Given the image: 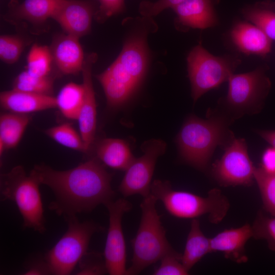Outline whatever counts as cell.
Returning <instances> with one entry per match:
<instances>
[{"instance_id": "6da1fadb", "label": "cell", "mask_w": 275, "mask_h": 275, "mask_svg": "<svg viewBox=\"0 0 275 275\" xmlns=\"http://www.w3.org/2000/svg\"><path fill=\"white\" fill-rule=\"evenodd\" d=\"M30 174L51 189L55 199L49 208L63 217L91 212L114 200L116 195L111 185L112 174L97 158L64 171L36 165Z\"/></svg>"}, {"instance_id": "7a4b0ae2", "label": "cell", "mask_w": 275, "mask_h": 275, "mask_svg": "<svg viewBox=\"0 0 275 275\" xmlns=\"http://www.w3.org/2000/svg\"><path fill=\"white\" fill-rule=\"evenodd\" d=\"M149 24L127 39L115 61L95 76L101 84L107 105L113 109L127 103L142 83L148 68L147 39Z\"/></svg>"}, {"instance_id": "3957f363", "label": "cell", "mask_w": 275, "mask_h": 275, "mask_svg": "<svg viewBox=\"0 0 275 275\" xmlns=\"http://www.w3.org/2000/svg\"><path fill=\"white\" fill-rule=\"evenodd\" d=\"M231 121L224 113L211 114L207 119L195 115L187 118L176 138L183 161L205 170L216 148L225 149L235 138L228 128Z\"/></svg>"}, {"instance_id": "277c9868", "label": "cell", "mask_w": 275, "mask_h": 275, "mask_svg": "<svg viewBox=\"0 0 275 275\" xmlns=\"http://www.w3.org/2000/svg\"><path fill=\"white\" fill-rule=\"evenodd\" d=\"M150 194L163 204L172 215L180 218H197L207 215L210 223L217 224L227 215L230 204L227 198L217 188L211 189L207 196L173 189L168 181L154 180Z\"/></svg>"}, {"instance_id": "5b68a950", "label": "cell", "mask_w": 275, "mask_h": 275, "mask_svg": "<svg viewBox=\"0 0 275 275\" xmlns=\"http://www.w3.org/2000/svg\"><path fill=\"white\" fill-rule=\"evenodd\" d=\"M141 204V218L131 240L132 258L127 275L137 274L175 250L166 237V231L156 209L157 200L151 194Z\"/></svg>"}, {"instance_id": "8992f818", "label": "cell", "mask_w": 275, "mask_h": 275, "mask_svg": "<svg viewBox=\"0 0 275 275\" xmlns=\"http://www.w3.org/2000/svg\"><path fill=\"white\" fill-rule=\"evenodd\" d=\"M40 185L35 177L26 175L21 166L1 175L2 198L15 203L23 219V228L43 233L45 221Z\"/></svg>"}, {"instance_id": "52a82bcc", "label": "cell", "mask_w": 275, "mask_h": 275, "mask_svg": "<svg viewBox=\"0 0 275 275\" xmlns=\"http://www.w3.org/2000/svg\"><path fill=\"white\" fill-rule=\"evenodd\" d=\"M64 218L67 224L66 232L44 257L51 274H71L88 252L93 234L104 230L93 221L80 222L76 215Z\"/></svg>"}, {"instance_id": "ba28073f", "label": "cell", "mask_w": 275, "mask_h": 275, "mask_svg": "<svg viewBox=\"0 0 275 275\" xmlns=\"http://www.w3.org/2000/svg\"><path fill=\"white\" fill-rule=\"evenodd\" d=\"M228 82L224 113L230 119L261 111L271 86L264 67L243 73H233Z\"/></svg>"}, {"instance_id": "9c48e42d", "label": "cell", "mask_w": 275, "mask_h": 275, "mask_svg": "<svg viewBox=\"0 0 275 275\" xmlns=\"http://www.w3.org/2000/svg\"><path fill=\"white\" fill-rule=\"evenodd\" d=\"M186 60L194 102L206 92L228 81L240 63V60L236 56H214L201 44L191 49Z\"/></svg>"}, {"instance_id": "30bf717a", "label": "cell", "mask_w": 275, "mask_h": 275, "mask_svg": "<svg viewBox=\"0 0 275 275\" xmlns=\"http://www.w3.org/2000/svg\"><path fill=\"white\" fill-rule=\"evenodd\" d=\"M221 158L212 165L211 174L221 186H250L256 167L251 161L243 139L234 138L224 149Z\"/></svg>"}, {"instance_id": "8fae6325", "label": "cell", "mask_w": 275, "mask_h": 275, "mask_svg": "<svg viewBox=\"0 0 275 275\" xmlns=\"http://www.w3.org/2000/svg\"><path fill=\"white\" fill-rule=\"evenodd\" d=\"M166 147V143L160 139H151L142 144L144 154L135 158L125 171L119 185V190L124 197L139 195L144 198L150 195L155 164Z\"/></svg>"}, {"instance_id": "7c38bea8", "label": "cell", "mask_w": 275, "mask_h": 275, "mask_svg": "<svg viewBox=\"0 0 275 275\" xmlns=\"http://www.w3.org/2000/svg\"><path fill=\"white\" fill-rule=\"evenodd\" d=\"M108 212L109 225L104 251L107 272L111 275H127L126 249L122 221L124 214L132 208L123 198L113 200L105 205Z\"/></svg>"}, {"instance_id": "4fadbf2b", "label": "cell", "mask_w": 275, "mask_h": 275, "mask_svg": "<svg viewBox=\"0 0 275 275\" xmlns=\"http://www.w3.org/2000/svg\"><path fill=\"white\" fill-rule=\"evenodd\" d=\"M98 6L91 0H63L51 18L65 33L79 38L91 31Z\"/></svg>"}, {"instance_id": "5bb4252c", "label": "cell", "mask_w": 275, "mask_h": 275, "mask_svg": "<svg viewBox=\"0 0 275 275\" xmlns=\"http://www.w3.org/2000/svg\"><path fill=\"white\" fill-rule=\"evenodd\" d=\"M97 59V54L95 52L86 55L81 70L84 95L77 120L79 133L88 151L95 141L96 129V101L92 71Z\"/></svg>"}, {"instance_id": "9a60e30c", "label": "cell", "mask_w": 275, "mask_h": 275, "mask_svg": "<svg viewBox=\"0 0 275 275\" xmlns=\"http://www.w3.org/2000/svg\"><path fill=\"white\" fill-rule=\"evenodd\" d=\"M218 0H185L172 9L175 13V26L179 31L205 29L217 23L214 6Z\"/></svg>"}, {"instance_id": "2e32d148", "label": "cell", "mask_w": 275, "mask_h": 275, "mask_svg": "<svg viewBox=\"0 0 275 275\" xmlns=\"http://www.w3.org/2000/svg\"><path fill=\"white\" fill-rule=\"evenodd\" d=\"M79 39L66 33L52 39L49 47L52 61L63 74H76L82 70L85 56Z\"/></svg>"}, {"instance_id": "e0dca14e", "label": "cell", "mask_w": 275, "mask_h": 275, "mask_svg": "<svg viewBox=\"0 0 275 275\" xmlns=\"http://www.w3.org/2000/svg\"><path fill=\"white\" fill-rule=\"evenodd\" d=\"M253 237L252 226L246 224L240 227L225 229L210 238L211 253L219 252L237 263L248 260L245 245Z\"/></svg>"}, {"instance_id": "ac0fdd59", "label": "cell", "mask_w": 275, "mask_h": 275, "mask_svg": "<svg viewBox=\"0 0 275 275\" xmlns=\"http://www.w3.org/2000/svg\"><path fill=\"white\" fill-rule=\"evenodd\" d=\"M232 42L246 55L265 56L271 50L272 40L257 26L249 21H239L230 32Z\"/></svg>"}, {"instance_id": "d6986e66", "label": "cell", "mask_w": 275, "mask_h": 275, "mask_svg": "<svg viewBox=\"0 0 275 275\" xmlns=\"http://www.w3.org/2000/svg\"><path fill=\"white\" fill-rule=\"evenodd\" d=\"M2 107L8 112L26 114L57 107L56 97L12 89L0 94Z\"/></svg>"}, {"instance_id": "ffe728a7", "label": "cell", "mask_w": 275, "mask_h": 275, "mask_svg": "<svg viewBox=\"0 0 275 275\" xmlns=\"http://www.w3.org/2000/svg\"><path fill=\"white\" fill-rule=\"evenodd\" d=\"M96 158L103 164L114 169L126 171L135 158L125 140L105 138L95 148Z\"/></svg>"}, {"instance_id": "44dd1931", "label": "cell", "mask_w": 275, "mask_h": 275, "mask_svg": "<svg viewBox=\"0 0 275 275\" xmlns=\"http://www.w3.org/2000/svg\"><path fill=\"white\" fill-rule=\"evenodd\" d=\"M63 0H24L21 3L15 1L9 5V16L16 20L40 24L51 18Z\"/></svg>"}, {"instance_id": "7402d4cb", "label": "cell", "mask_w": 275, "mask_h": 275, "mask_svg": "<svg viewBox=\"0 0 275 275\" xmlns=\"http://www.w3.org/2000/svg\"><path fill=\"white\" fill-rule=\"evenodd\" d=\"M28 115L12 112L0 116V155L4 150L16 147L30 122Z\"/></svg>"}, {"instance_id": "603a6c76", "label": "cell", "mask_w": 275, "mask_h": 275, "mask_svg": "<svg viewBox=\"0 0 275 275\" xmlns=\"http://www.w3.org/2000/svg\"><path fill=\"white\" fill-rule=\"evenodd\" d=\"M211 253L210 238L202 231L199 221L193 219L181 255V262L185 268L189 270L206 254Z\"/></svg>"}, {"instance_id": "cb8c5ba5", "label": "cell", "mask_w": 275, "mask_h": 275, "mask_svg": "<svg viewBox=\"0 0 275 275\" xmlns=\"http://www.w3.org/2000/svg\"><path fill=\"white\" fill-rule=\"evenodd\" d=\"M242 14L249 22L259 27L275 41V2L266 0L245 7Z\"/></svg>"}, {"instance_id": "d4e9b609", "label": "cell", "mask_w": 275, "mask_h": 275, "mask_svg": "<svg viewBox=\"0 0 275 275\" xmlns=\"http://www.w3.org/2000/svg\"><path fill=\"white\" fill-rule=\"evenodd\" d=\"M84 95L82 84L68 83L60 90L56 97L57 107L66 118L77 120Z\"/></svg>"}, {"instance_id": "484cf974", "label": "cell", "mask_w": 275, "mask_h": 275, "mask_svg": "<svg viewBox=\"0 0 275 275\" xmlns=\"http://www.w3.org/2000/svg\"><path fill=\"white\" fill-rule=\"evenodd\" d=\"M13 89L32 93L52 95L53 79L49 75L37 76L25 70L16 77L13 84Z\"/></svg>"}, {"instance_id": "4316f807", "label": "cell", "mask_w": 275, "mask_h": 275, "mask_svg": "<svg viewBox=\"0 0 275 275\" xmlns=\"http://www.w3.org/2000/svg\"><path fill=\"white\" fill-rule=\"evenodd\" d=\"M26 71L40 77L49 75L53 63L49 47L34 44L30 50L26 59Z\"/></svg>"}, {"instance_id": "83f0119b", "label": "cell", "mask_w": 275, "mask_h": 275, "mask_svg": "<svg viewBox=\"0 0 275 275\" xmlns=\"http://www.w3.org/2000/svg\"><path fill=\"white\" fill-rule=\"evenodd\" d=\"M44 133L59 144L67 148L82 152L88 150L82 138L69 123H63L51 127Z\"/></svg>"}, {"instance_id": "f1b7e54d", "label": "cell", "mask_w": 275, "mask_h": 275, "mask_svg": "<svg viewBox=\"0 0 275 275\" xmlns=\"http://www.w3.org/2000/svg\"><path fill=\"white\" fill-rule=\"evenodd\" d=\"M254 178L260 190L265 210L275 216V173L264 171L260 167L256 168Z\"/></svg>"}, {"instance_id": "f546056e", "label": "cell", "mask_w": 275, "mask_h": 275, "mask_svg": "<svg viewBox=\"0 0 275 275\" xmlns=\"http://www.w3.org/2000/svg\"><path fill=\"white\" fill-rule=\"evenodd\" d=\"M251 226L252 237L265 240L269 248L275 251V216H267L260 211Z\"/></svg>"}, {"instance_id": "4dcf8cb0", "label": "cell", "mask_w": 275, "mask_h": 275, "mask_svg": "<svg viewBox=\"0 0 275 275\" xmlns=\"http://www.w3.org/2000/svg\"><path fill=\"white\" fill-rule=\"evenodd\" d=\"M24 43L19 37L3 35L0 37V58L7 64H13L19 58Z\"/></svg>"}, {"instance_id": "1f68e13d", "label": "cell", "mask_w": 275, "mask_h": 275, "mask_svg": "<svg viewBox=\"0 0 275 275\" xmlns=\"http://www.w3.org/2000/svg\"><path fill=\"white\" fill-rule=\"evenodd\" d=\"M181 255L175 250L164 255L160 260L154 275H185L188 271L181 262Z\"/></svg>"}, {"instance_id": "d6a6232c", "label": "cell", "mask_w": 275, "mask_h": 275, "mask_svg": "<svg viewBox=\"0 0 275 275\" xmlns=\"http://www.w3.org/2000/svg\"><path fill=\"white\" fill-rule=\"evenodd\" d=\"M78 269L75 272L78 275H98L107 272L105 262L96 253L87 252L80 259Z\"/></svg>"}, {"instance_id": "836d02e7", "label": "cell", "mask_w": 275, "mask_h": 275, "mask_svg": "<svg viewBox=\"0 0 275 275\" xmlns=\"http://www.w3.org/2000/svg\"><path fill=\"white\" fill-rule=\"evenodd\" d=\"M98 6L95 18L104 22L109 17L122 13L125 10V0H97Z\"/></svg>"}, {"instance_id": "e575fe53", "label": "cell", "mask_w": 275, "mask_h": 275, "mask_svg": "<svg viewBox=\"0 0 275 275\" xmlns=\"http://www.w3.org/2000/svg\"><path fill=\"white\" fill-rule=\"evenodd\" d=\"M185 0H157L152 2L144 1L141 2L139 12L143 17L152 18L168 8H173Z\"/></svg>"}, {"instance_id": "d590c367", "label": "cell", "mask_w": 275, "mask_h": 275, "mask_svg": "<svg viewBox=\"0 0 275 275\" xmlns=\"http://www.w3.org/2000/svg\"><path fill=\"white\" fill-rule=\"evenodd\" d=\"M24 275L51 274L50 270L44 257H35L27 264Z\"/></svg>"}, {"instance_id": "8d00e7d4", "label": "cell", "mask_w": 275, "mask_h": 275, "mask_svg": "<svg viewBox=\"0 0 275 275\" xmlns=\"http://www.w3.org/2000/svg\"><path fill=\"white\" fill-rule=\"evenodd\" d=\"M264 171L270 174L275 173V148L268 147L263 151L260 167Z\"/></svg>"}, {"instance_id": "74e56055", "label": "cell", "mask_w": 275, "mask_h": 275, "mask_svg": "<svg viewBox=\"0 0 275 275\" xmlns=\"http://www.w3.org/2000/svg\"><path fill=\"white\" fill-rule=\"evenodd\" d=\"M256 132L271 146L275 148V130H257Z\"/></svg>"}]
</instances>
